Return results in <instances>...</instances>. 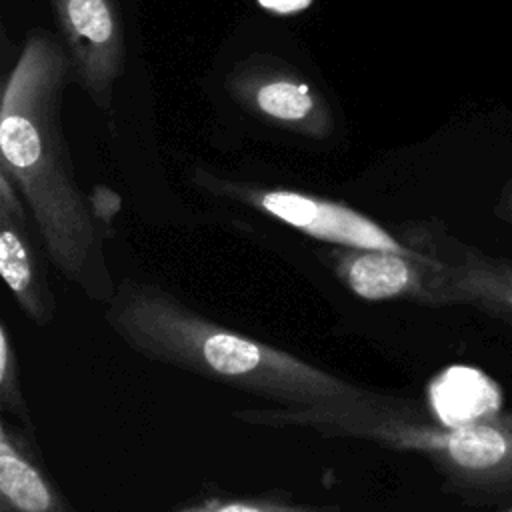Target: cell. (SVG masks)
<instances>
[{
  "mask_svg": "<svg viewBox=\"0 0 512 512\" xmlns=\"http://www.w3.org/2000/svg\"><path fill=\"white\" fill-rule=\"evenodd\" d=\"M68 70L56 40L28 38L2 92V172L30 210L50 264L86 298L108 304L116 284L104 254L106 234L76 182L60 124Z\"/></svg>",
  "mask_w": 512,
  "mask_h": 512,
  "instance_id": "cell-1",
  "label": "cell"
},
{
  "mask_svg": "<svg viewBox=\"0 0 512 512\" xmlns=\"http://www.w3.org/2000/svg\"><path fill=\"white\" fill-rule=\"evenodd\" d=\"M104 320L134 352L276 406H312L368 392L292 352L206 318L152 282L120 280Z\"/></svg>",
  "mask_w": 512,
  "mask_h": 512,
  "instance_id": "cell-2",
  "label": "cell"
},
{
  "mask_svg": "<svg viewBox=\"0 0 512 512\" xmlns=\"http://www.w3.org/2000/svg\"><path fill=\"white\" fill-rule=\"evenodd\" d=\"M232 416L248 426L308 430L422 456L472 502L512 496V412L448 426L414 400L368 390L312 406L244 408Z\"/></svg>",
  "mask_w": 512,
  "mask_h": 512,
  "instance_id": "cell-3",
  "label": "cell"
},
{
  "mask_svg": "<svg viewBox=\"0 0 512 512\" xmlns=\"http://www.w3.org/2000/svg\"><path fill=\"white\" fill-rule=\"evenodd\" d=\"M434 258L436 306H474L512 324V262L484 254L444 230L418 224L402 234Z\"/></svg>",
  "mask_w": 512,
  "mask_h": 512,
  "instance_id": "cell-4",
  "label": "cell"
},
{
  "mask_svg": "<svg viewBox=\"0 0 512 512\" xmlns=\"http://www.w3.org/2000/svg\"><path fill=\"white\" fill-rule=\"evenodd\" d=\"M238 196L286 226L338 248L386 250L408 256L422 254L366 214L340 202L294 190H246L238 192Z\"/></svg>",
  "mask_w": 512,
  "mask_h": 512,
  "instance_id": "cell-5",
  "label": "cell"
},
{
  "mask_svg": "<svg viewBox=\"0 0 512 512\" xmlns=\"http://www.w3.org/2000/svg\"><path fill=\"white\" fill-rule=\"evenodd\" d=\"M0 276L20 312L40 328L54 322L56 300L30 232L24 200L0 172Z\"/></svg>",
  "mask_w": 512,
  "mask_h": 512,
  "instance_id": "cell-6",
  "label": "cell"
},
{
  "mask_svg": "<svg viewBox=\"0 0 512 512\" xmlns=\"http://www.w3.org/2000/svg\"><path fill=\"white\" fill-rule=\"evenodd\" d=\"M326 258L340 284L362 300H412L432 306L434 260L426 252L408 256L386 250L336 246Z\"/></svg>",
  "mask_w": 512,
  "mask_h": 512,
  "instance_id": "cell-7",
  "label": "cell"
},
{
  "mask_svg": "<svg viewBox=\"0 0 512 512\" xmlns=\"http://www.w3.org/2000/svg\"><path fill=\"white\" fill-rule=\"evenodd\" d=\"M0 512H76L46 470L32 432L0 420Z\"/></svg>",
  "mask_w": 512,
  "mask_h": 512,
  "instance_id": "cell-8",
  "label": "cell"
},
{
  "mask_svg": "<svg viewBox=\"0 0 512 512\" xmlns=\"http://www.w3.org/2000/svg\"><path fill=\"white\" fill-rule=\"evenodd\" d=\"M94 98L108 90L120 68L122 40L108 0H52Z\"/></svg>",
  "mask_w": 512,
  "mask_h": 512,
  "instance_id": "cell-9",
  "label": "cell"
},
{
  "mask_svg": "<svg viewBox=\"0 0 512 512\" xmlns=\"http://www.w3.org/2000/svg\"><path fill=\"white\" fill-rule=\"evenodd\" d=\"M500 386L482 370L454 364L438 372L426 386V408L442 424L478 422L502 412Z\"/></svg>",
  "mask_w": 512,
  "mask_h": 512,
  "instance_id": "cell-10",
  "label": "cell"
},
{
  "mask_svg": "<svg viewBox=\"0 0 512 512\" xmlns=\"http://www.w3.org/2000/svg\"><path fill=\"white\" fill-rule=\"evenodd\" d=\"M170 512H342L334 502H298L284 494L262 496H200L176 504Z\"/></svg>",
  "mask_w": 512,
  "mask_h": 512,
  "instance_id": "cell-11",
  "label": "cell"
},
{
  "mask_svg": "<svg viewBox=\"0 0 512 512\" xmlns=\"http://www.w3.org/2000/svg\"><path fill=\"white\" fill-rule=\"evenodd\" d=\"M0 408L28 432H34V420L22 390L18 348L6 320H0Z\"/></svg>",
  "mask_w": 512,
  "mask_h": 512,
  "instance_id": "cell-12",
  "label": "cell"
},
{
  "mask_svg": "<svg viewBox=\"0 0 512 512\" xmlns=\"http://www.w3.org/2000/svg\"><path fill=\"white\" fill-rule=\"evenodd\" d=\"M258 108L282 122H300L314 114V98L306 84L294 80H272L256 92Z\"/></svg>",
  "mask_w": 512,
  "mask_h": 512,
  "instance_id": "cell-13",
  "label": "cell"
},
{
  "mask_svg": "<svg viewBox=\"0 0 512 512\" xmlns=\"http://www.w3.org/2000/svg\"><path fill=\"white\" fill-rule=\"evenodd\" d=\"M90 204H92V212L102 228V232L108 236V230L112 226V218L120 208V198L106 188H98L94 190V194L90 196Z\"/></svg>",
  "mask_w": 512,
  "mask_h": 512,
  "instance_id": "cell-14",
  "label": "cell"
},
{
  "mask_svg": "<svg viewBox=\"0 0 512 512\" xmlns=\"http://www.w3.org/2000/svg\"><path fill=\"white\" fill-rule=\"evenodd\" d=\"M494 212L512 230V176L502 184L498 200H496V206H494Z\"/></svg>",
  "mask_w": 512,
  "mask_h": 512,
  "instance_id": "cell-15",
  "label": "cell"
},
{
  "mask_svg": "<svg viewBox=\"0 0 512 512\" xmlns=\"http://www.w3.org/2000/svg\"><path fill=\"white\" fill-rule=\"evenodd\" d=\"M264 8L274 10L278 14H292L310 6L312 0H258Z\"/></svg>",
  "mask_w": 512,
  "mask_h": 512,
  "instance_id": "cell-16",
  "label": "cell"
},
{
  "mask_svg": "<svg viewBox=\"0 0 512 512\" xmlns=\"http://www.w3.org/2000/svg\"><path fill=\"white\" fill-rule=\"evenodd\" d=\"M504 512H512V508H508V510H504Z\"/></svg>",
  "mask_w": 512,
  "mask_h": 512,
  "instance_id": "cell-17",
  "label": "cell"
}]
</instances>
